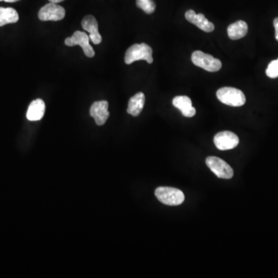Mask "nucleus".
<instances>
[{
    "label": "nucleus",
    "mask_w": 278,
    "mask_h": 278,
    "mask_svg": "<svg viewBox=\"0 0 278 278\" xmlns=\"http://www.w3.org/2000/svg\"><path fill=\"white\" fill-rule=\"evenodd\" d=\"M136 5L147 14H152L156 10V4L153 0H136Z\"/></svg>",
    "instance_id": "nucleus-17"
},
{
    "label": "nucleus",
    "mask_w": 278,
    "mask_h": 278,
    "mask_svg": "<svg viewBox=\"0 0 278 278\" xmlns=\"http://www.w3.org/2000/svg\"><path fill=\"white\" fill-rule=\"evenodd\" d=\"M216 97L219 102L229 106L241 107L246 103L244 94L235 87H222L216 92Z\"/></svg>",
    "instance_id": "nucleus-2"
},
{
    "label": "nucleus",
    "mask_w": 278,
    "mask_h": 278,
    "mask_svg": "<svg viewBox=\"0 0 278 278\" xmlns=\"http://www.w3.org/2000/svg\"><path fill=\"white\" fill-rule=\"evenodd\" d=\"M273 26L275 28V38L278 41V17L273 20Z\"/></svg>",
    "instance_id": "nucleus-19"
},
{
    "label": "nucleus",
    "mask_w": 278,
    "mask_h": 278,
    "mask_svg": "<svg viewBox=\"0 0 278 278\" xmlns=\"http://www.w3.org/2000/svg\"><path fill=\"white\" fill-rule=\"evenodd\" d=\"M185 17L190 23L196 25L200 30L206 33H210L214 30V24L209 21L202 13L197 14L194 10H190L186 13Z\"/></svg>",
    "instance_id": "nucleus-11"
},
{
    "label": "nucleus",
    "mask_w": 278,
    "mask_h": 278,
    "mask_svg": "<svg viewBox=\"0 0 278 278\" xmlns=\"http://www.w3.org/2000/svg\"><path fill=\"white\" fill-rule=\"evenodd\" d=\"M49 1L53 3V4H59V3L63 2L64 0H49Z\"/></svg>",
    "instance_id": "nucleus-20"
},
{
    "label": "nucleus",
    "mask_w": 278,
    "mask_h": 278,
    "mask_svg": "<svg viewBox=\"0 0 278 278\" xmlns=\"http://www.w3.org/2000/svg\"><path fill=\"white\" fill-rule=\"evenodd\" d=\"M206 165L209 169L218 177V178L229 179L234 176V170L229 164L225 161L215 156L208 157L206 160Z\"/></svg>",
    "instance_id": "nucleus-5"
},
{
    "label": "nucleus",
    "mask_w": 278,
    "mask_h": 278,
    "mask_svg": "<svg viewBox=\"0 0 278 278\" xmlns=\"http://www.w3.org/2000/svg\"><path fill=\"white\" fill-rule=\"evenodd\" d=\"M266 74L270 78L278 77V59L271 61L269 64L268 67L266 70Z\"/></svg>",
    "instance_id": "nucleus-18"
},
{
    "label": "nucleus",
    "mask_w": 278,
    "mask_h": 278,
    "mask_svg": "<svg viewBox=\"0 0 278 278\" xmlns=\"http://www.w3.org/2000/svg\"><path fill=\"white\" fill-rule=\"evenodd\" d=\"M45 108V103L42 99L33 101L28 108L26 118L29 121H39L44 115Z\"/></svg>",
    "instance_id": "nucleus-13"
},
{
    "label": "nucleus",
    "mask_w": 278,
    "mask_h": 278,
    "mask_svg": "<svg viewBox=\"0 0 278 278\" xmlns=\"http://www.w3.org/2000/svg\"><path fill=\"white\" fill-rule=\"evenodd\" d=\"M82 28L90 33L89 37L94 44H100L102 41V35L99 33V23L94 16H86L81 22Z\"/></svg>",
    "instance_id": "nucleus-10"
},
{
    "label": "nucleus",
    "mask_w": 278,
    "mask_h": 278,
    "mask_svg": "<svg viewBox=\"0 0 278 278\" xmlns=\"http://www.w3.org/2000/svg\"><path fill=\"white\" fill-rule=\"evenodd\" d=\"M248 26L246 22L243 20L235 22L229 25L227 28V33L229 37L233 40L241 39L247 34Z\"/></svg>",
    "instance_id": "nucleus-15"
},
{
    "label": "nucleus",
    "mask_w": 278,
    "mask_h": 278,
    "mask_svg": "<svg viewBox=\"0 0 278 278\" xmlns=\"http://www.w3.org/2000/svg\"><path fill=\"white\" fill-rule=\"evenodd\" d=\"M108 106L109 105L108 102L100 101V102H95L90 107V116L95 118V122L99 126L105 124L108 118H109Z\"/></svg>",
    "instance_id": "nucleus-9"
},
{
    "label": "nucleus",
    "mask_w": 278,
    "mask_h": 278,
    "mask_svg": "<svg viewBox=\"0 0 278 278\" xmlns=\"http://www.w3.org/2000/svg\"><path fill=\"white\" fill-rule=\"evenodd\" d=\"M65 14L64 7L50 3L39 10L38 17L41 21H59L64 18Z\"/></svg>",
    "instance_id": "nucleus-6"
},
{
    "label": "nucleus",
    "mask_w": 278,
    "mask_h": 278,
    "mask_svg": "<svg viewBox=\"0 0 278 278\" xmlns=\"http://www.w3.org/2000/svg\"><path fill=\"white\" fill-rule=\"evenodd\" d=\"M19 14L17 10L13 8L0 7V26H5L9 23L18 22Z\"/></svg>",
    "instance_id": "nucleus-16"
},
{
    "label": "nucleus",
    "mask_w": 278,
    "mask_h": 278,
    "mask_svg": "<svg viewBox=\"0 0 278 278\" xmlns=\"http://www.w3.org/2000/svg\"><path fill=\"white\" fill-rule=\"evenodd\" d=\"M145 102L146 97L144 94L143 92H138L129 99L127 112L132 116H138L144 108Z\"/></svg>",
    "instance_id": "nucleus-14"
},
{
    "label": "nucleus",
    "mask_w": 278,
    "mask_h": 278,
    "mask_svg": "<svg viewBox=\"0 0 278 278\" xmlns=\"http://www.w3.org/2000/svg\"><path fill=\"white\" fill-rule=\"evenodd\" d=\"M158 200L167 206H178L185 200L184 193L172 187H159L155 192Z\"/></svg>",
    "instance_id": "nucleus-3"
},
{
    "label": "nucleus",
    "mask_w": 278,
    "mask_h": 278,
    "mask_svg": "<svg viewBox=\"0 0 278 278\" xmlns=\"http://www.w3.org/2000/svg\"><path fill=\"white\" fill-rule=\"evenodd\" d=\"M172 105L181 111L183 116L192 118L196 115V109L192 105L191 99L187 96H177L172 100Z\"/></svg>",
    "instance_id": "nucleus-12"
},
{
    "label": "nucleus",
    "mask_w": 278,
    "mask_h": 278,
    "mask_svg": "<svg viewBox=\"0 0 278 278\" xmlns=\"http://www.w3.org/2000/svg\"><path fill=\"white\" fill-rule=\"evenodd\" d=\"M142 60L147 61L149 64H152L153 62L152 49L149 45L146 43H135L127 50L126 54L124 56L125 64H131L134 61Z\"/></svg>",
    "instance_id": "nucleus-1"
},
{
    "label": "nucleus",
    "mask_w": 278,
    "mask_h": 278,
    "mask_svg": "<svg viewBox=\"0 0 278 278\" xmlns=\"http://www.w3.org/2000/svg\"><path fill=\"white\" fill-rule=\"evenodd\" d=\"M90 37L84 32L76 31L71 37H67L65 39V44L67 47H74L76 45L81 47L83 53L87 58H93L95 53L93 48L89 43Z\"/></svg>",
    "instance_id": "nucleus-7"
},
{
    "label": "nucleus",
    "mask_w": 278,
    "mask_h": 278,
    "mask_svg": "<svg viewBox=\"0 0 278 278\" xmlns=\"http://www.w3.org/2000/svg\"><path fill=\"white\" fill-rule=\"evenodd\" d=\"M214 143L219 150H230L238 146L239 137L231 131H221L215 135Z\"/></svg>",
    "instance_id": "nucleus-8"
},
{
    "label": "nucleus",
    "mask_w": 278,
    "mask_h": 278,
    "mask_svg": "<svg viewBox=\"0 0 278 278\" xmlns=\"http://www.w3.org/2000/svg\"><path fill=\"white\" fill-rule=\"evenodd\" d=\"M192 61L195 65L210 72H216L222 67V62L210 54L200 51H194L192 54Z\"/></svg>",
    "instance_id": "nucleus-4"
},
{
    "label": "nucleus",
    "mask_w": 278,
    "mask_h": 278,
    "mask_svg": "<svg viewBox=\"0 0 278 278\" xmlns=\"http://www.w3.org/2000/svg\"><path fill=\"white\" fill-rule=\"evenodd\" d=\"M1 1H4V2L7 3H15L17 2V1H20V0H0V2H1Z\"/></svg>",
    "instance_id": "nucleus-21"
}]
</instances>
